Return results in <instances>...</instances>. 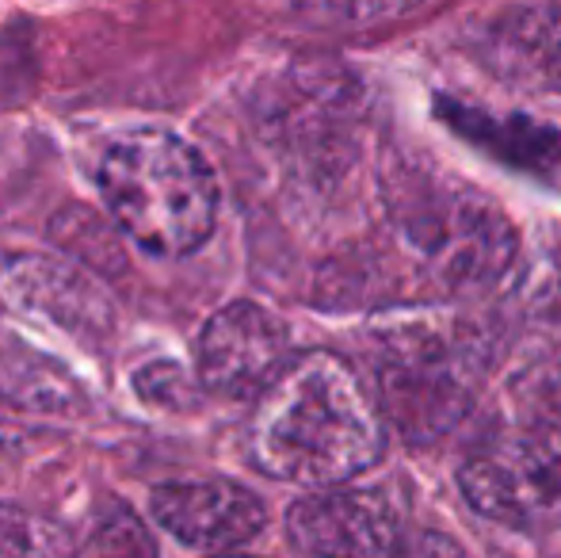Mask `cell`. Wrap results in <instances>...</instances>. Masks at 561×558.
<instances>
[{
  "label": "cell",
  "instance_id": "cell-1",
  "mask_svg": "<svg viewBox=\"0 0 561 558\" xmlns=\"http://www.w3.org/2000/svg\"><path fill=\"white\" fill-rule=\"evenodd\" d=\"M386 452V413L378 395L336 352L290 356L256 398L249 455L256 470L306 490L344 486Z\"/></svg>",
  "mask_w": 561,
  "mask_h": 558
},
{
  "label": "cell",
  "instance_id": "cell-2",
  "mask_svg": "<svg viewBox=\"0 0 561 558\" xmlns=\"http://www.w3.org/2000/svg\"><path fill=\"white\" fill-rule=\"evenodd\" d=\"M96 187L118 234L149 257H187L215 234L218 176L187 138L138 127L107 141Z\"/></svg>",
  "mask_w": 561,
  "mask_h": 558
},
{
  "label": "cell",
  "instance_id": "cell-3",
  "mask_svg": "<svg viewBox=\"0 0 561 558\" xmlns=\"http://www.w3.org/2000/svg\"><path fill=\"white\" fill-rule=\"evenodd\" d=\"M386 200L401 249L436 287H493L516 264L519 238L512 218L489 195L447 172L398 164Z\"/></svg>",
  "mask_w": 561,
  "mask_h": 558
},
{
  "label": "cell",
  "instance_id": "cell-4",
  "mask_svg": "<svg viewBox=\"0 0 561 558\" xmlns=\"http://www.w3.org/2000/svg\"><path fill=\"white\" fill-rule=\"evenodd\" d=\"M470 349L439 326H401L378 344L375 395L401 436L439 440L473 410Z\"/></svg>",
  "mask_w": 561,
  "mask_h": 558
},
{
  "label": "cell",
  "instance_id": "cell-5",
  "mask_svg": "<svg viewBox=\"0 0 561 558\" xmlns=\"http://www.w3.org/2000/svg\"><path fill=\"white\" fill-rule=\"evenodd\" d=\"M458 493L485 521L512 532L561 528V429L524 421L485 436L458 467Z\"/></svg>",
  "mask_w": 561,
  "mask_h": 558
},
{
  "label": "cell",
  "instance_id": "cell-6",
  "mask_svg": "<svg viewBox=\"0 0 561 558\" xmlns=\"http://www.w3.org/2000/svg\"><path fill=\"white\" fill-rule=\"evenodd\" d=\"M290 329L252 298L210 314L195 344V379L218 398H260L290 364Z\"/></svg>",
  "mask_w": 561,
  "mask_h": 558
},
{
  "label": "cell",
  "instance_id": "cell-7",
  "mask_svg": "<svg viewBox=\"0 0 561 558\" xmlns=\"http://www.w3.org/2000/svg\"><path fill=\"white\" fill-rule=\"evenodd\" d=\"M157 528L192 551H237L264 532L267 509L249 486L233 478H184L149 493Z\"/></svg>",
  "mask_w": 561,
  "mask_h": 558
},
{
  "label": "cell",
  "instance_id": "cell-8",
  "mask_svg": "<svg viewBox=\"0 0 561 558\" xmlns=\"http://www.w3.org/2000/svg\"><path fill=\"white\" fill-rule=\"evenodd\" d=\"M287 539L302 555H398L405 547L393 509L370 490L325 486L287 509Z\"/></svg>",
  "mask_w": 561,
  "mask_h": 558
},
{
  "label": "cell",
  "instance_id": "cell-9",
  "mask_svg": "<svg viewBox=\"0 0 561 558\" xmlns=\"http://www.w3.org/2000/svg\"><path fill=\"white\" fill-rule=\"evenodd\" d=\"M0 287L20 310L73 337H107L115 326L112 298L89 280V272L54 257L23 253L0 261Z\"/></svg>",
  "mask_w": 561,
  "mask_h": 558
},
{
  "label": "cell",
  "instance_id": "cell-10",
  "mask_svg": "<svg viewBox=\"0 0 561 558\" xmlns=\"http://www.w3.org/2000/svg\"><path fill=\"white\" fill-rule=\"evenodd\" d=\"M436 115L473 149L527 176L550 180L561 172V130L524 112H493L458 96H436Z\"/></svg>",
  "mask_w": 561,
  "mask_h": 558
},
{
  "label": "cell",
  "instance_id": "cell-11",
  "mask_svg": "<svg viewBox=\"0 0 561 558\" xmlns=\"http://www.w3.org/2000/svg\"><path fill=\"white\" fill-rule=\"evenodd\" d=\"M489 46L512 77L561 92V0L512 4L489 27Z\"/></svg>",
  "mask_w": 561,
  "mask_h": 558
},
{
  "label": "cell",
  "instance_id": "cell-12",
  "mask_svg": "<svg viewBox=\"0 0 561 558\" xmlns=\"http://www.w3.org/2000/svg\"><path fill=\"white\" fill-rule=\"evenodd\" d=\"M432 0H295V12L318 27L359 31L421 12Z\"/></svg>",
  "mask_w": 561,
  "mask_h": 558
},
{
  "label": "cell",
  "instance_id": "cell-13",
  "mask_svg": "<svg viewBox=\"0 0 561 558\" xmlns=\"http://www.w3.org/2000/svg\"><path fill=\"white\" fill-rule=\"evenodd\" d=\"M77 551V544L46 516L31 513L23 505L0 501V555H66Z\"/></svg>",
  "mask_w": 561,
  "mask_h": 558
},
{
  "label": "cell",
  "instance_id": "cell-14",
  "mask_svg": "<svg viewBox=\"0 0 561 558\" xmlns=\"http://www.w3.org/2000/svg\"><path fill=\"white\" fill-rule=\"evenodd\" d=\"M84 555H153L157 544L149 528L123 505V501H107L92 521L89 536L77 544Z\"/></svg>",
  "mask_w": 561,
  "mask_h": 558
},
{
  "label": "cell",
  "instance_id": "cell-15",
  "mask_svg": "<svg viewBox=\"0 0 561 558\" xmlns=\"http://www.w3.org/2000/svg\"><path fill=\"white\" fill-rule=\"evenodd\" d=\"M134 395L149 406H164V410H180L192 402V375L172 360H157L134 372Z\"/></svg>",
  "mask_w": 561,
  "mask_h": 558
},
{
  "label": "cell",
  "instance_id": "cell-16",
  "mask_svg": "<svg viewBox=\"0 0 561 558\" xmlns=\"http://www.w3.org/2000/svg\"><path fill=\"white\" fill-rule=\"evenodd\" d=\"M27 77H35V61H31V43L23 35H8L0 31V107L20 104L31 92Z\"/></svg>",
  "mask_w": 561,
  "mask_h": 558
},
{
  "label": "cell",
  "instance_id": "cell-17",
  "mask_svg": "<svg viewBox=\"0 0 561 558\" xmlns=\"http://www.w3.org/2000/svg\"><path fill=\"white\" fill-rule=\"evenodd\" d=\"M524 398L531 402L535 421H550L561 429V360L558 364H547L539 372H531L524 383H519Z\"/></svg>",
  "mask_w": 561,
  "mask_h": 558
}]
</instances>
